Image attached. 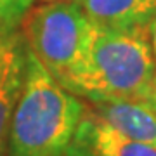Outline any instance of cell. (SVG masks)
<instances>
[{
  "mask_svg": "<svg viewBox=\"0 0 156 156\" xmlns=\"http://www.w3.org/2000/svg\"><path fill=\"white\" fill-rule=\"evenodd\" d=\"M147 28L111 30L94 24L85 61L66 90L83 101L149 102L154 59Z\"/></svg>",
  "mask_w": 156,
  "mask_h": 156,
  "instance_id": "6da1fadb",
  "label": "cell"
},
{
  "mask_svg": "<svg viewBox=\"0 0 156 156\" xmlns=\"http://www.w3.org/2000/svg\"><path fill=\"white\" fill-rule=\"evenodd\" d=\"M83 106V99L64 90L26 52L23 87L11 118L7 156H64Z\"/></svg>",
  "mask_w": 156,
  "mask_h": 156,
  "instance_id": "7a4b0ae2",
  "label": "cell"
},
{
  "mask_svg": "<svg viewBox=\"0 0 156 156\" xmlns=\"http://www.w3.org/2000/svg\"><path fill=\"white\" fill-rule=\"evenodd\" d=\"M19 26L28 52L66 90L85 61L94 24L73 0H64L30 7Z\"/></svg>",
  "mask_w": 156,
  "mask_h": 156,
  "instance_id": "3957f363",
  "label": "cell"
},
{
  "mask_svg": "<svg viewBox=\"0 0 156 156\" xmlns=\"http://www.w3.org/2000/svg\"><path fill=\"white\" fill-rule=\"evenodd\" d=\"M64 156H156V149L125 137L85 104Z\"/></svg>",
  "mask_w": 156,
  "mask_h": 156,
  "instance_id": "277c9868",
  "label": "cell"
},
{
  "mask_svg": "<svg viewBox=\"0 0 156 156\" xmlns=\"http://www.w3.org/2000/svg\"><path fill=\"white\" fill-rule=\"evenodd\" d=\"M99 118L125 137L156 149V111L142 101H85Z\"/></svg>",
  "mask_w": 156,
  "mask_h": 156,
  "instance_id": "5b68a950",
  "label": "cell"
},
{
  "mask_svg": "<svg viewBox=\"0 0 156 156\" xmlns=\"http://www.w3.org/2000/svg\"><path fill=\"white\" fill-rule=\"evenodd\" d=\"M89 21L101 28L135 30L149 26L156 0H73Z\"/></svg>",
  "mask_w": 156,
  "mask_h": 156,
  "instance_id": "8992f818",
  "label": "cell"
},
{
  "mask_svg": "<svg viewBox=\"0 0 156 156\" xmlns=\"http://www.w3.org/2000/svg\"><path fill=\"white\" fill-rule=\"evenodd\" d=\"M24 59L14 64L0 82V156H7V144H9V128H11V118L14 106L17 102L19 92L23 87V76H24Z\"/></svg>",
  "mask_w": 156,
  "mask_h": 156,
  "instance_id": "52a82bcc",
  "label": "cell"
},
{
  "mask_svg": "<svg viewBox=\"0 0 156 156\" xmlns=\"http://www.w3.org/2000/svg\"><path fill=\"white\" fill-rule=\"evenodd\" d=\"M23 57L24 54L21 47V37L12 33L11 28L0 23V82L5 78L9 69Z\"/></svg>",
  "mask_w": 156,
  "mask_h": 156,
  "instance_id": "ba28073f",
  "label": "cell"
},
{
  "mask_svg": "<svg viewBox=\"0 0 156 156\" xmlns=\"http://www.w3.org/2000/svg\"><path fill=\"white\" fill-rule=\"evenodd\" d=\"M33 0H0V23L14 30L30 11Z\"/></svg>",
  "mask_w": 156,
  "mask_h": 156,
  "instance_id": "9c48e42d",
  "label": "cell"
},
{
  "mask_svg": "<svg viewBox=\"0 0 156 156\" xmlns=\"http://www.w3.org/2000/svg\"><path fill=\"white\" fill-rule=\"evenodd\" d=\"M147 31H149L151 52H153V59H154V87H153V95H151V101H154L156 99V14L149 21V28H147ZM149 102H147V104H149Z\"/></svg>",
  "mask_w": 156,
  "mask_h": 156,
  "instance_id": "30bf717a",
  "label": "cell"
},
{
  "mask_svg": "<svg viewBox=\"0 0 156 156\" xmlns=\"http://www.w3.org/2000/svg\"><path fill=\"white\" fill-rule=\"evenodd\" d=\"M49 2H64V0H40V4H49Z\"/></svg>",
  "mask_w": 156,
  "mask_h": 156,
  "instance_id": "8fae6325",
  "label": "cell"
},
{
  "mask_svg": "<svg viewBox=\"0 0 156 156\" xmlns=\"http://www.w3.org/2000/svg\"><path fill=\"white\" fill-rule=\"evenodd\" d=\"M149 106H151V108H153V109L156 111V99H154V101H151V102H149Z\"/></svg>",
  "mask_w": 156,
  "mask_h": 156,
  "instance_id": "7c38bea8",
  "label": "cell"
}]
</instances>
